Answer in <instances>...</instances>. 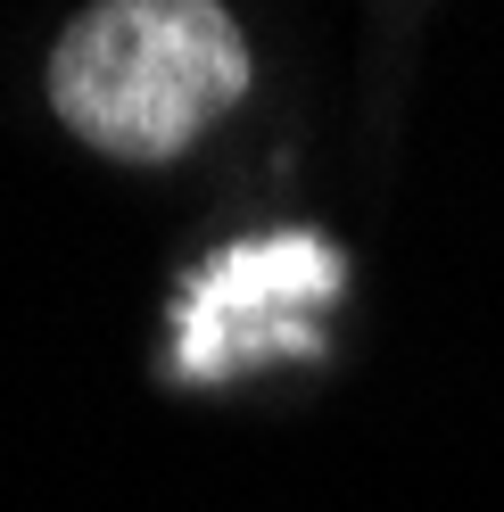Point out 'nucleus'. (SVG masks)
<instances>
[{"instance_id":"f257e3e1","label":"nucleus","mask_w":504,"mask_h":512,"mask_svg":"<svg viewBox=\"0 0 504 512\" xmlns=\"http://www.w3.org/2000/svg\"><path fill=\"white\" fill-rule=\"evenodd\" d=\"M240 91L248 42L215 0H91L50 58V108L124 166L191 149Z\"/></svg>"},{"instance_id":"f03ea898","label":"nucleus","mask_w":504,"mask_h":512,"mask_svg":"<svg viewBox=\"0 0 504 512\" xmlns=\"http://www.w3.org/2000/svg\"><path fill=\"white\" fill-rule=\"evenodd\" d=\"M339 298V248L323 232H265L182 281L174 314V372L232 380L265 356H323L314 314Z\"/></svg>"}]
</instances>
